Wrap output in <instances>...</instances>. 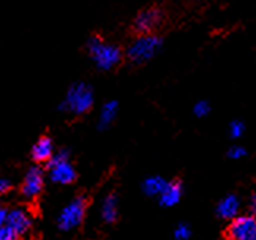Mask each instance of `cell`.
Returning <instances> with one entry per match:
<instances>
[{
    "instance_id": "obj_4",
    "label": "cell",
    "mask_w": 256,
    "mask_h": 240,
    "mask_svg": "<svg viewBox=\"0 0 256 240\" xmlns=\"http://www.w3.org/2000/svg\"><path fill=\"white\" fill-rule=\"evenodd\" d=\"M48 168L49 174H51V180L60 185H70L73 184L78 174L73 164L70 163V155L66 150H60V152H54V155L48 160Z\"/></svg>"
},
{
    "instance_id": "obj_2",
    "label": "cell",
    "mask_w": 256,
    "mask_h": 240,
    "mask_svg": "<svg viewBox=\"0 0 256 240\" xmlns=\"http://www.w3.org/2000/svg\"><path fill=\"white\" fill-rule=\"evenodd\" d=\"M94 106V90L86 82H74L70 86L64 102L58 106L62 112L73 116H82Z\"/></svg>"
},
{
    "instance_id": "obj_9",
    "label": "cell",
    "mask_w": 256,
    "mask_h": 240,
    "mask_svg": "<svg viewBox=\"0 0 256 240\" xmlns=\"http://www.w3.org/2000/svg\"><path fill=\"white\" fill-rule=\"evenodd\" d=\"M44 185V172L40 166H32L30 169L27 171L26 177H24V182H22V188L21 192L26 198L28 199H34L38 194L42 193Z\"/></svg>"
},
{
    "instance_id": "obj_14",
    "label": "cell",
    "mask_w": 256,
    "mask_h": 240,
    "mask_svg": "<svg viewBox=\"0 0 256 240\" xmlns=\"http://www.w3.org/2000/svg\"><path fill=\"white\" fill-rule=\"evenodd\" d=\"M166 184H168V180H164L163 177H158V176H154L144 180L142 190L147 196H158L164 190Z\"/></svg>"
},
{
    "instance_id": "obj_22",
    "label": "cell",
    "mask_w": 256,
    "mask_h": 240,
    "mask_svg": "<svg viewBox=\"0 0 256 240\" xmlns=\"http://www.w3.org/2000/svg\"><path fill=\"white\" fill-rule=\"evenodd\" d=\"M6 212H8V210H6L5 207H2V206H0V226H2V224L5 223V218H6Z\"/></svg>"
},
{
    "instance_id": "obj_20",
    "label": "cell",
    "mask_w": 256,
    "mask_h": 240,
    "mask_svg": "<svg viewBox=\"0 0 256 240\" xmlns=\"http://www.w3.org/2000/svg\"><path fill=\"white\" fill-rule=\"evenodd\" d=\"M14 238H18V237L5 223L0 226V240H14Z\"/></svg>"
},
{
    "instance_id": "obj_8",
    "label": "cell",
    "mask_w": 256,
    "mask_h": 240,
    "mask_svg": "<svg viewBox=\"0 0 256 240\" xmlns=\"http://www.w3.org/2000/svg\"><path fill=\"white\" fill-rule=\"evenodd\" d=\"M5 224L12 229L16 237H24L32 229V218L24 208H13L6 212Z\"/></svg>"
},
{
    "instance_id": "obj_21",
    "label": "cell",
    "mask_w": 256,
    "mask_h": 240,
    "mask_svg": "<svg viewBox=\"0 0 256 240\" xmlns=\"http://www.w3.org/2000/svg\"><path fill=\"white\" fill-rule=\"evenodd\" d=\"M10 190H12V184H10L6 178H2V177H0V196L5 194V193H8Z\"/></svg>"
},
{
    "instance_id": "obj_19",
    "label": "cell",
    "mask_w": 256,
    "mask_h": 240,
    "mask_svg": "<svg viewBox=\"0 0 256 240\" xmlns=\"http://www.w3.org/2000/svg\"><path fill=\"white\" fill-rule=\"evenodd\" d=\"M245 155H247V150H245L244 147H240V146H234V147H231L228 150V156L231 160H239V158H242Z\"/></svg>"
},
{
    "instance_id": "obj_17",
    "label": "cell",
    "mask_w": 256,
    "mask_h": 240,
    "mask_svg": "<svg viewBox=\"0 0 256 240\" xmlns=\"http://www.w3.org/2000/svg\"><path fill=\"white\" fill-rule=\"evenodd\" d=\"M193 112L196 114V117H204V116H208L210 112V104L208 102H198L194 104L193 108Z\"/></svg>"
},
{
    "instance_id": "obj_16",
    "label": "cell",
    "mask_w": 256,
    "mask_h": 240,
    "mask_svg": "<svg viewBox=\"0 0 256 240\" xmlns=\"http://www.w3.org/2000/svg\"><path fill=\"white\" fill-rule=\"evenodd\" d=\"M174 237L176 238H180V240H186V238H190L192 237V229L188 224H179L176 228V231H174Z\"/></svg>"
},
{
    "instance_id": "obj_6",
    "label": "cell",
    "mask_w": 256,
    "mask_h": 240,
    "mask_svg": "<svg viewBox=\"0 0 256 240\" xmlns=\"http://www.w3.org/2000/svg\"><path fill=\"white\" fill-rule=\"evenodd\" d=\"M224 236L232 240H254L256 238V220L253 215H242L231 218Z\"/></svg>"
},
{
    "instance_id": "obj_11",
    "label": "cell",
    "mask_w": 256,
    "mask_h": 240,
    "mask_svg": "<svg viewBox=\"0 0 256 240\" xmlns=\"http://www.w3.org/2000/svg\"><path fill=\"white\" fill-rule=\"evenodd\" d=\"M160 196V206L163 207H172L180 201L182 198V184L180 180H174V182H168Z\"/></svg>"
},
{
    "instance_id": "obj_18",
    "label": "cell",
    "mask_w": 256,
    "mask_h": 240,
    "mask_svg": "<svg viewBox=\"0 0 256 240\" xmlns=\"http://www.w3.org/2000/svg\"><path fill=\"white\" fill-rule=\"evenodd\" d=\"M245 132V125L242 122H239V120H234V122H231L230 125V133L232 138H240Z\"/></svg>"
},
{
    "instance_id": "obj_3",
    "label": "cell",
    "mask_w": 256,
    "mask_h": 240,
    "mask_svg": "<svg viewBox=\"0 0 256 240\" xmlns=\"http://www.w3.org/2000/svg\"><path fill=\"white\" fill-rule=\"evenodd\" d=\"M162 43H163L162 38L154 34L140 35L130 46H128L126 57L136 65L144 64L158 52V49L162 48Z\"/></svg>"
},
{
    "instance_id": "obj_10",
    "label": "cell",
    "mask_w": 256,
    "mask_h": 240,
    "mask_svg": "<svg viewBox=\"0 0 256 240\" xmlns=\"http://www.w3.org/2000/svg\"><path fill=\"white\" fill-rule=\"evenodd\" d=\"M54 155V144L49 136H42L32 147V158L35 163H48V160Z\"/></svg>"
},
{
    "instance_id": "obj_23",
    "label": "cell",
    "mask_w": 256,
    "mask_h": 240,
    "mask_svg": "<svg viewBox=\"0 0 256 240\" xmlns=\"http://www.w3.org/2000/svg\"><path fill=\"white\" fill-rule=\"evenodd\" d=\"M254 206H256V196L253 194L250 199V210H252V215H254Z\"/></svg>"
},
{
    "instance_id": "obj_5",
    "label": "cell",
    "mask_w": 256,
    "mask_h": 240,
    "mask_svg": "<svg viewBox=\"0 0 256 240\" xmlns=\"http://www.w3.org/2000/svg\"><path fill=\"white\" fill-rule=\"evenodd\" d=\"M87 212V198L76 196L73 201L68 204L57 220V226L60 231H72V229L81 226Z\"/></svg>"
},
{
    "instance_id": "obj_7",
    "label": "cell",
    "mask_w": 256,
    "mask_h": 240,
    "mask_svg": "<svg viewBox=\"0 0 256 240\" xmlns=\"http://www.w3.org/2000/svg\"><path fill=\"white\" fill-rule=\"evenodd\" d=\"M163 21V12L158 6H147L136 16L133 22V30L138 35L154 34L155 28H158Z\"/></svg>"
},
{
    "instance_id": "obj_12",
    "label": "cell",
    "mask_w": 256,
    "mask_h": 240,
    "mask_svg": "<svg viewBox=\"0 0 256 240\" xmlns=\"http://www.w3.org/2000/svg\"><path fill=\"white\" fill-rule=\"evenodd\" d=\"M239 214V198L236 194H228L216 206V215L224 220H231Z\"/></svg>"
},
{
    "instance_id": "obj_15",
    "label": "cell",
    "mask_w": 256,
    "mask_h": 240,
    "mask_svg": "<svg viewBox=\"0 0 256 240\" xmlns=\"http://www.w3.org/2000/svg\"><path fill=\"white\" fill-rule=\"evenodd\" d=\"M117 109H119V103L116 102V100H112V102H108L103 108H102V112H100V128L104 130L108 128L111 124H112V120L116 118L117 116Z\"/></svg>"
},
{
    "instance_id": "obj_13",
    "label": "cell",
    "mask_w": 256,
    "mask_h": 240,
    "mask_svg": "<svg viewBox=\"0 0 256 240\" xmlns=\"http://www.w3.org/2000/svg\"><path fill=\"white\" fill-rule=\"evenodd\" d=\"M117 202H119V199H117V194L116 193H111L104 198V202L102 206V216H103V222L108 223V224H112L117 222V218H119V208H117Z\"/></svg>"
},
{
    "instance_id": "obj_1",
    "label": "cell",
    "mask_w": 256,
    "mask_h": 240,
    "mask_svg": "<svg viewBox=\"0 0 256 240\" xmlns=\"http://www.w3.org/2000/svg\"><path fill=\"white\" fill-rule=\"evenodd\" d=\"M87 51L95 65L104 72L116 68L122 60V49L112 43H106L100 35H92L88 38Z\"/></svg>"
}]
</instances>
